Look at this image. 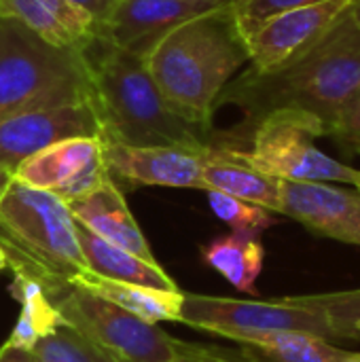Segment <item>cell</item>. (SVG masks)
Segmentation results:
<instances>
[{"label":"cell","instance_id":"obj_10","mask_svg":"<svg viewBox=\"0 0 360 362\" xmlns=\"http://www.w3.org/2000/svg\"><path fill=\"white\" fill-rule=\"evenodd\" d=\"M68 138H102L89 100L11 115L0 121V168L13 174L28 157Z\"/></svg>","mask_w":360,"mask_h":362},{"label":"cell","instance_id":"obj_14","mask_svg":"<svg viewBox=\"0 0 360 362\" xmlns=\"http://www.w3.org/2000/svg\"><path fill=\"white\" fill-rule=\"evenodd\" d=\"M280 214L308 231L360 246V193L329 182L280 180Z\"/></svg>","mask_w":360,"mask_h":362},{"label":"cell","instance_id":"obj_33","mask_svg":"<svg viewBox=\"0 0 360 362\" xmlns=\"http://www.w3.org/2000/svg\"><path fill=\"white\" fill-rule=\"evenodd\" d=\"M6 267H8V257H6L4 246L0 244V272H2V269H6Z\"/></svg>","mask_w":360,"mask_h":362},{"label":"cell","instance_id":"obj_34","mask_svg":"<svg viewBox=\"0 0 360 362\" xmlns=\"http://www.w3.org/2000/svg\"><path fill=\"white\" fill-rule=\"evenodd\" d=\"M342 362H360V352H352L346 361H342Z\"/></svg>","mask_w":360,"mask_h":362},{"label":"cell","instance_id":"obj_11","mask_svg":"<svg viewBox=\"0 0 360 362\" xmlns=\"http://www.w3.org/2000/svg\"><path fill=\"white\" fill-rule=\"evenodd\" d=\"M13 178L53 193L66 204L81 199L108 178L102 138H68L55 142L19 163Z\"/></svg>","mask_w":360,"mask_h":362},{"label":"cell","instance_id":"obj_7","mask_svg":"<svg viewBox=\"0 0 360 362\" xmlns=\"http://www.w3.org/2000/svg\"><path fill=\"white\" fill-rule=\"evenodd\" d=\"M49 297L66 327L115 362H172L176 356L178 339L74 282L55 286Z\"/></svg>","mask_w":360,"mask_h":362},{"label":"cell","instance_id":"obj_12","mask_svg":"<svg viewBox=\"0 0 360 362\" xmlns=\"http://www.w3.org/2000/svg\"><path fill=\"white\" fill-rule=\"evenodd\" d=\"M104 163L108 176L142 187H174L202 189V159L206 148L182 146H132L112 140H102Z\"/></svg>","mask_w":360,"mask_h":362},{"label":"cell","instance_id":"obj_22","mask_svg":"<svg viewBox=\"0 0 360 362\" xmlns=\"http://www.w3.org/2000/svg\"><path fill=\"white\" fill-rule=\"evenodd\" d=\"M202 259L240 293L257 295V280L265 263V248L259 238L221 235L202 248Z\"/></svg>","mask_w":360,"mask_h":362},{"label":"cell","instance_id":"obj_5","mask_svg":"<svg viewBox=\"0 0 360 362\" xmlns=\"http://www.w3.org/2000/svg\"><path fill=\"white\" fill-rule=\"evenodd\" d=\"M0 244L53 278L76 282L89 274L68 204L17 178L0 197Z\"/></svg>","mask_w":360,"mask_h":362},{"label":"cell","instance_id":"obj_27","mask_svg":"<svg viewBox=\"0 0 360 362\" xmlns=\"http://www.w3.org/2000/svg\"><path fill=\"white\" fill-rule=\"evenodd\" d=\"M327 136H331L346 155H360V89L329 125Z\"/></svg>","mask_w":360,"mask_h":362},{"label":"cell","instance_id":"obj_20","mask_svg":"<svg viewBox=\"0 0 360 362\" xmlns=\"http://www.w3.org/2000/svg\"><path fill=\"white\" fill-rule=\"evenodd\" d=\"M240 354L250 362H342L352 352L331 339L306 331H272L240 341Z\"/></svg>","mask_w":360,"mask_h":362},{"label":"cell","instance_id":"obj_6","mask_svg":"<svg viewBox=\"0 0 360 362\" xmlns=\"http://www.w3.org/2000/svg\"><path fill=\"white\" fill-rule=\"evenodd\" d=\"M327 136V123L301 108H276L263 115L250 134V148L242 157L259 172L278 180L295 182H344L360 180V170L342 163L316 146Z\"/></svg>","mask_w":360,"mask_h":362},{"label":"cell","instance_id":"obj_18","mask_svg":"<svg viewBox=\"0 0 360 362\" xmlns=\"http://www.w3.org/2000/svg\"><path fill=\"white\" fill-rule=\"evenodd\" d=\"M4 250L8 257V269L13 272V282L8 286V291H11L13 299L19 303V316H17L13 333L8 337V344L32 350L36 341L51 335L64 322H62V316H59L53 299L49 297V293L40 280L38 267L32 265L30 261H25L15 250H11L6 246H4Z\"/></svg>","mask_w":360,"mask_h":362},{"label":"cell","instance_id":"obj_30","mask_svg":"<svg viewBox=\"0 0 360 362\" xmlns=\"http://www.w3.org/2000/svg\"><path fill=\"white\" fill-rule=\"evenodd\" d=\"M0 362H36V358H34L32 350L19 348V346H13V344L6 341L0 348Z\"/></svg>","mask_w":360,"mask_h":362},{"label":"cell","instance_id":"obj_19","mask_svg":"<svg viewBox=\"0 0 360 362\" xmlns=\"http://www.w3.org/2000/svg\"><path fill=\"white\" fill-rule=\"evenodd\" d=\"M76 238L87 272L91 276L112 282H123V284L178 291L176 282L159 263H149L115 244H108L79 223H76Z\"/></svg>","mask_w":360,"mask_h":362},{"label":"cell","instance_id":"obj_1","mask_svg":"<svg viewBox=\"0 0 360 362\" xmlns=\"http://www.w3.org/2000/svg\"><path fill=\"white\" fill-rule=\"evenodd\" d=\"M144 59L168 104L208 132L225 87L250 62V51L231 2L170 30Z\"/></svg>","mask_w":360,"mask_h":362},{"label":"cell","instance_id":"obj_13","mask_svg":"<svg viewBox=\"0 0 360 362\" xmlns=\"http://www.w3.org/2000/svg\"><path fill=\"white\" fill-rule=\"evenodd\" d=\"M233 0H117L100 28V36L112 45L146 55L151 47L180 23Z\"/></svg>","mask_w":360,"mask_h":362},{"label":"cell","instance_id":"obj_2","mask_svg":"<svg viewBox=\"0 0 360 362\" xmlns=\"http://www.w3.org/2000/svg\"><path fill=\"white\" fill-rule=\"evenodd\" d=\"M91 81V106L102 140L132 146L206 148V132L180 117L155 85L144 55L125 51L104 36L81 49Z\"/></svg>","mask_w":360,"mask_h":362},{"label":"cell","instance_id":"obj_17","mask_svg":"<svg viewBox=\"0 0 360 362\" xmlns=\"http://www.w3.org/2000/svg\"><path fill=\"white\" fill-rule=\"evenodd\" d=\"M206 191H219L242 202L280 212V180L252 168L236 146L208 144L202 159Z\"/></svg>","mask_w":360,"mask_h":362},{"label":"cell","instance_id":"obj_15","mask_svg":"<svg viewBox=\"0 0 360 362\" xmlns=\"http://www.w3.org/2000/svg\"><path fill=\"white\" fill-rule=\"evenodd\" d=\"M74 221L93 235L115 244L149 263H157L149 240L138 227L119 185L108 176L98 189L68 204Z\"/></svg>","mask_w":360,"mask_h":362},{"label":"cell","instance_id":"obj_21","mask_svg":"<svg viewBox=\"0 0 360 362\" xmlns=\"http://www.w3.org/2000/svg\"><path fill=\"white\" fill-rule=\"evenodd\" d=\"M74 284L81 288L123 308L125 312L138 316L140 320L149 325L159 322H178L180 318V305H182V291H161L151 286H138V284H123L112 282L104 278H95L91 274L79 278Z\"/></svg>","mask_w":360,"mask_h":362},{"label":"cell","instance_id":"obj_28","mask_svg":"<svg viewBox=\"0 0 360 362\" xmlns=\"http://www.w3.org/2000/svg\"><path fill=\"white\" fill-rule=\"evenodd\" d=\"M172 362H250L246 361L240 352H227L219 348H208V346H195V344H185L178 341L176 356Z\"/></svg>","mask_w":360,"mask_h":362},{"label":"cell","instance_id":"obj_31","mask_svg":"<svg viewBox=\"0 0 360 362\" xmlns=\"http://www.w3.org/2000/svg\"><path fill=\"white\" fill-rule=\"evenodd\" d=\"M11 178H13V174L0 168V197H2V193H4V189H6V185L11 182Z\"/></svg>","mask_w":360,"mask_h":362},{"label":"cell","instance_id":"obj_35","mask_svg":"<svg viewBox=\"0 0 360 362\" xmlns=\"http://www.w3.org/2000/svg\"><path fill=\"white\" fill-rule=\"evenodd\" d=\"M356 191H359V193H360V180H359V182H356Z\"/></svg>","mask_w":360,"mask_h":362},{"label":"cell","instance_id":"obj_4","mask_svg":"<svg viewBox=\"0 0 360 362\" xmlns=\"http://www.w3.org/2000/svg\"><path fill=\"white\" fill-rule=\"evenodd\" d=\"M83 100L91 102L83 53L55 49L21 23L0 17V121Z\"/></svg>","mask_w":360,"mask_h":362},{"label":"cell","instance_id":"obj_3","mask_svg":"<svg viewBox=\"0 0 360 362\" xmlns=\"http://www.w3.org/2000/svg\"><path fill=\"white\" fill-rule=\"evenodd\" d=\"M360 89V25L346 11L333 28L291 66L255 74L246 70L223 95L240 104L252 125L276 108H301L329 125ZM221 102V100H219Z\"/></svg>","mask_w":360,"mask_h":362},{"label":"cell","instance_id":"obj_32","mask_svg":"<svg viewBox=\"0 0 360 362\" xmlns=\"http://www.w3.org/2000/svg\"><path fill=\"white\" fill-rule=\"evenodd\" d=\"M348 13H350V17L360 25V0H356V2L348 8Z\"/></svg>","mask_w":360,"mask_h":362},{"label":"cell","instance_id":"obj_24","mask_svg":"<svg viewBox=\"0 0 360 362\" xmlns=\"http://www.w3.org/2000/svg\"><path fill=\"white\" fill-rule=\"evenodd\" d=\"M206 193H208V204L212 212L223 223H227L233 229V233L259 238L265 229L276 225V218L265 208H259L255 204L242 202L238 197H231L219 191H206Z\"/></svg>","mask_w":360,"mask_h":362},{"label":"cell","instance_id":"obj_29","mask_svg":"<svg viewBox=\"0 0 360 362\" xmlns=\"http://www.w3.org/2000/svg\"><path fill=\"white\" fill-rule=\"evenodd\" d=\"M66 2H70V4H74V6H79V8H83V11H87V13L100 23V28H102V23L108 19V15L112 13V8H115V4H117V0H66Z\"/></svg>","mask_w":360,"mask_h":362},{"label":"cell","instance_id":"obj_9","mask_svg":"<svg viewBox=\"0 0 360 362\" xmlns=\"http://www.w3.org/2000/svg\"><path fill=\"white\" fill-rule=\"evenodd\" d=\"M354 2L356 0H323L267 19L246 38L250 51L248 70L255 74H272L291 66L310 51Z\"/></svg>","mask_w":360,"mask_h":362},{"label":"cell","instance_id":"obj_16","mask_svg":"<svg viewBox=\"0 0 360 362\" xmlns=\"http://www.w3.org/2000/svg\"><path fill=\"white\" fill-rule=\"evenodd\" d=\"M0 17L21 23L55 49L81 51L100 36V23L66 0H0Z\"/></svg>","mask_w":360,"mask_h":362},{"label":"cell","instance_id":"obj_25","mask_svg":"<svg viewBox=\"0 0 360 362\" xmlns=\"http://www.w3.org/2000/svg\"><path fill=\"white\" fill-rule=\"evenodd\" d=\"M297 303L320 310L337 329V335L344 339H359L356 325H360V288L325 293V295H299L293 297Z\"/></svg>","mask_w":360,"mask_h":362},{"label":"cell","instance_id":"obj_8","mask_svg":"<svg viewBox=\"0 0 360 362\" xmlns=\"http://www.w3.org/2000/svg\"><path fill=\"white\" fill-rule=\"evenodd\" d=\"M178 322L238 344L250 335L272 331H306L327 339L339 337L333 322L320 310L301 305L293 297L255 301L185 293Z\"/></svg>","mask_w":360,"mask_h":362},{"label":"cell","instance_id":"obj_26","mask_svg":"<svg viewBox=\"0 0 360 362\" xmlns=\"http://www.w3.org/2000/svg\"><path fill=\"white\" fill-rule=\"evenodd\" d=\"M316 2H323V0H233V15L244 38H248L267 19L280 13L293 11V8H299V6L316 4Z\"/></svg>","mask_w":360,"mask_h":362},{"label":"cell","instance_id":"obj_23","mask_svg":"<svg viewBox=\"0 0 360 362\" xmlns=\"http://www.w3.org/2000/svg\"><path fill=\"white\" fill-rule=\"evenodd\" d=\"M32 352L36 362H115L66 325L36 341Z\"/></svg>","mask_w":360,"mask_h":362}]
</instances>
